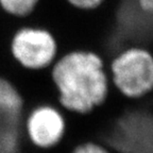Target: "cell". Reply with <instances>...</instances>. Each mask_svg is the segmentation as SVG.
I'll use <instances>...</instances> for the list:
<instances>
[{
    "label": "cell",
    "mask_w": 153,
    "mask_h": 153,
    "mask_svg": "<svg viewBox=\"0 0 153 153\" xmlns=\"http://www.w3.org/2000/svg\"><path fill=\"white\" fill-rule=\"evenodd\" d=\"M51 78L59 100L66 110L88 114L110 94V78L101 56L94 51L72 50L57 57Z\"/></svg>",
    "instance_id": "cell-1"
},
{
    "label": "cell",
    "mask_w": 153,
    "mask_h": 153,
    "mask_svg": "<svg viewBox=\"0 0 153 153\" xmlns=\"http://www.w3.org/2000/svg\"><path fill=\"white\" fill-rule=\"evenodd\" d=\"M110 81L126 98L147 96L153 91V54L141 47L122 50L112 61Z\"/></svg>",
    "instance_id": "cell-2"
},
{
    "label": "cell",
    "mask_w": 153,
    "mask_h": 153,
    "mask_svg": "<svg viewBox=\"0 0 153 153\" xmlns=\"http://www.w3.org/2000/svg\"><path fill=\"white\" fill-rule=\"evenodd\" d=\"M10 53L25 69L43 70L59 57V43L50 30L29 25L18 28L11 36Z\"/></svg>",
    "instance_id": "cell-3"
},
{
    "label": "cell",
    "mask_w": 153,
    "mask_h": 153,
    "mask_svg": "<svg viewBox=\"0 0 153 153\" xmlns=\"http://www.w3.org/2000/svg\"><path fill=\"white\" fill-rule=\"evenodd\" d=\"M22 97L17 87L0 76V153H18Z\"/></svg>",
    "instance_id": "cell-4"
},
{
    "label": "cell",
    "mask_w": 153,
    "mask_h": 153,
    "mask_svg": "<svg viewBox=\"0 0 153 153\" xmlns=\"http://www.w3.org/2000/svg\"><path fill=\"white\" fill-rule=\"evenodd\" d=\"M26 129L30 140L39 148H51L62 140L66 131L65 118L51 105L37 106L29 114Z\"/></svg>",
    "instance_id": "cell-5"
},
{
    "label": "cell",
    "mask_w": 153,
    "mask_h": 153,
    "mask_svg": "<svg viewBox=\"0 0 153 153\" xmlns=\"http://www.w3.org/2000/svg\"><path fill=\"white\" fill-rule=\"evenodd\" d=\"M120 143L128 153H153V117L135 115L124 118Z\"/></svg>",
    "instance_id": "cell-6"
},
{
    "label": "cell",
    "mask_w": 153,
    "mask_h": 153,
    "mask_svg": "<svg viewBox=\"0 0 153 153\" xmlns=\"http://www.w3.org/2000/svg\"><path fill=\"white\" fill-rule=\"evenodd\" d=\"M42 0H0V9L7 16L27 18L36 11Z\"/></svg>",
    "instance_id": "cell-7"
},
{
    "label": "cell",
    "mask_w": 153,
    "mask_h": 153,
    "mask_svg": "<svg viewBox=\"0 0 153 153\" xmlns=\"http://www.w3.org/2000/svg\"><path fill=\"white\" fill-rule=\"evenodd\" d=\"M71 153H111L106 147L94 141H86L76 146Z\"/></svg>",
    "instance_id": "cell-8"
},
{
    "label": "cell",
    "mask_w": 153,
    "mask_h": 153,
    "mask_svg": "<svg viewBox=\"0 0 153 153\" xmlns=\"http://www.w3.org/2000/svg\"><path fill=\"white\" fill-rule=\"evenodd\" d=\"M70 7L81 11H93L99 7L104 0H65Z\"/></svg>",
    "instance_id": "cell-9"
},
{
    "label": "cell",
    "mask_w": 153,
    "mask_h": 153,
    "mask_svg": "<svg viewBox=\"0 0 153 153\" xmlns=\"http://www.w3.org/2000/svg\"><path fill=\"white\" fill-rule=\"evenodd\" d=\"M138 5L143 11L148 14H152L153 12V0H138Z\"/></svg>",
    "instance_id": "cell-10"
},
{
    "label": "cell",
    "mask_w": 153,
    "mask_h": 153,
    "mask_svg": "<svg viewBox=\"0 0 153 153\" xmlns=\"http://www.w3.org/2000/svg\"><path fill=\"white\" fill-rule=\"evenodd\" d=\"M151 16H152V24H153V12H152V14H151Z\"/></svg>",
    "instance_id": "cell-11"
}]
</instances>
